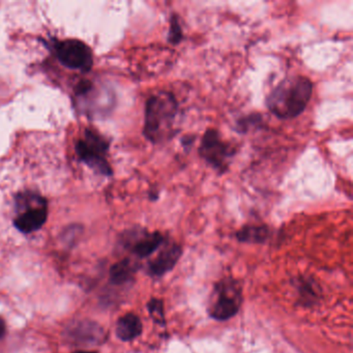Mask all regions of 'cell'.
Masks as SVG:
<instances>
[{
    "label": "cell",
    "mask_w": 353,
    "mask_h": 353,
    "mask_svg": "<svg viewBox=\"0 0 353 353\" xmlns=\"http://www.w3.org/2000/svg\"><path fill=\"white\" fill-rule=\"evenodd\" d=\"M313 94V82L303 75L284 78L266 97L270 113L282 121L296 119L307 108Z\"/></svg>",
    "instance_id": "1"
},
{
    "label": "cell",
    "mask_w": 353,
    "mask_h": 353,
    "mask_svg": "<svg viewBox=\"0 0 353 353\" xmlns=\"http://www.w3.org/2000/svg\"><path fill=\"white\" fill-rule=\"evenodd\" d=\"M179 113V101L173 92L160 90L152 94L144 108V137L152 144L170 141L177 134L174 125Z\"/></svg>",
    "instance_id": "2"
},
{
    "label": "cell",
    "mask_w": 353,
    "mask_h": 353,
    "mask_svg": "<svg viewBox=\"0 0 353 353\" xmlns=\"http://www.w3.org/2000/svg\"><path fill=\"white\" fill-rule=\"evenodd\" d=\"M16 216L14 224L23 233H32L42 228L48 218V202L40 194L22 192L16 196Z\"/></svg>",
    "instance_id": "3"
},
{
    "label": "cell",
    "mask_w": 353,
    "mask_h": 353,
    "mask_svg": "<svg viewBox=\"0 0 353 353\" xmlns=\"http://www.w3.org/2000/svg\"><path fill=\"white\" fill-rule=\"evenodd\" d=\"M108 140L92 129H86L83 137L76 143V154L80 161L94 169L99 174L110 176L113 171L107 160Z\"/></svg>",
    "instance_id": "4"
},
{
    "label": "cell",
    "mask_w": 353,
    "mask_h": 353,
    "mask_svg": "<svg viewBox=\"0 0 353 353\" xmlns=\"http://www.w3.org/2000/svg\"><path fill=\"white\" fill-rule=\"evenodd\" d=\"M198 154L202 160L223 174L228 171L231 161L236 154V150L223 139L218 130L210 128L202 136Z\"/></svg>",
    "instance_id": "5"
},
{
    "label": "cell",
    "mask_w": 353,
    "mask_h": 353,
    "mask_svg": "<svg viewBox=\"0 0 353 353\" xmlns=\"http://www.w3.org/2000/svg\"><path fill=\"white\" fill-rule=\"evenodd\" d=\"M241 305V293L236 283L222 281L216 285L208 307L210 317L220 321L230 319L239 313Z\"/></svg>",
    "instance_id": "6"
},
{
    "label": "cell",
    "mask_w": 353,
    "mask_h": 353,
    "mask_svg": "<svg viewBox=\"0 0 353 353\" xmlns=\"http://www.w3.org/2000/svg\"><path fill=\"white\" fill-rule=\"evenodd\" d=\"M53 51L61 65L72 70L88 72L94 65L92 49L79 40L55 41Z\"/></svg>",
    "instance_id": "7"
},
{
    "label": "cell",
    "mask_w": 353,
    "mask_h": 353,
    "mask_svg": "<svg viewBox=\"0 0 353 353\" xmlns=\"http://www.w3.org/2000/svg\"><path fill=\"white\" fill-rule=\"evenodd\" d=\"M65 338L78 346H92L104 342L106 334L100 324L92 320H76L67 325Z\"/></svg>",
    "instance_id": "8"
},
{
    "label": "cell",
    "mask_w": 353,
    "mask_h": 353,
    "mask_svg": "<svg viewBox=\"0 0 353 353\" xmlns=\"http://www.w3.org/2000/svg\"><path fill=\"white\" fill-rule=\"evenodd\" d=\"M181 254H183V249L181 245L176 243L167 245L163 251L148 264V274L156 278L164 276L176 265L179 258L181 257Z\"/></svg>",
    "instance_id": "9"
},
{
    "label": "cell",
    "mask_w": 353,
    "mask_h": 353,
    "mask_svg": "<svg viewBox=\"0 0 353 353\" xmlns=\"http://www.w3.org/2000/svg\"><path fill=\"white\" fill-rule=\"evenodd\" d=\"M133 250L134 254L140 258L148 257L157 251L164 243L162 233L146 232V231H136L134 232Z\"/></svg>",
    "instance_id": "10"
},
{
    "label": "cell",
    "mask_w": 353,
    "mask_h": 353,
    "mask_svg": "<svg viewBox=\"0 0 353 353\" xmlns=\"http://www.w3.org/2000/svg\"><path fill=\"white\" fill-rule=\"evenodd\" d=\"M143 326L141 320L133 313H128L119 318L117 323V336L123 342L133 341L141 334Z\"/></svg>",
    "instance_id": "11"
},
{
    "label": "cell",
    "mask_w": 353,
    "mask_h": 353,
    "mask_svg": "<svg viewBox=\"0 0 353 353\" xmlns=\"http://www.w3.org/2000/svg\"><path fill=\"white\" fill-rule=\"evenodd\" d=\"M270 229L265 225H247L236 232V239L241 243H262L270 237Z\"/></svg>",
    "instance_id": "12"
},
{
    "label": "cell",
    "mask_w": 353,
    "mask_h": 353,
    "mask_svg": "<svg viewBox=\"0 0 353 353\" xmlns=\"http://www.w3.org/2000/svg\"><path fill=\"white\" fill-rule=\"evenodd\" d=\"M135 266L131 260L123 259L117 262L110 270V281L114 285H123L133 278Z\"/></svg>",
    "instance_id": "13"
},
{
    "label": "cell",
    "mask_w": 353,
    "mask_h": 353,
    "mask_svg": "<svg viewBox=\"0 0 353 353\" xmlns=\"http://www.w3.org/2000/svg\"><path fill=\"white\" fill-rule=\"evenodd\" d=\"M262 125V117L257 113L245 115L236 121V131L239 134H247L252 129L260 128Z\"/></svg>",
    "instance_id": "14"
},
{
    "label": "cell",
    "mask_w": 353,
    "mask_h": 353,
    "mask_svg": "<svg viewBox=\"0 0 353 353\" xmlns=\"http://www.w3.org/2000/svg\"><path fill=\"white\" fill-rule=\"evenodd\" d=\"M183 32L181 23H179V16L176 14H172L170 16V26H169L167 41H168L169 44L179 45L183 41Z\"/></svg>",
    "instance_id": "15"
},
{
    "label": "cell",
    "mask_w": 353,
    "mask_h": 353,
    "mask_svg": "<svg viewBox=\"0 0 353 353\" xmlns=\"http://www.w3.org/2000/svg\"><path fill=\"white\" fill-rule=\"evenodd\" d=\"M148 307L154 321L160 324L164 323V307H163L162 301L157 299H152V301L148 303Z\"/></svg>",
    "instance_id": "16"
},
{
    "label": "cell",
    "mask_w": 353,
    "mask_h": 353,
    "mask_svg": "<svg viewBox=\"0 0 353 353\" xmlns=\"http://www.w3.org/2000/svg\"><path fill=\"white\" fill-rule=\"evenodd\" d=\"M194 139H195V136L188 135L181 140V142H183V145L185 148H188V146L192 145L194 143Z\"/></svg>",
    "instance_id": "17"
},
{
    "label": "cell",
    "mask_w": 353,
    "mask_h": 353,
    "mask_svg": "<svg viewBox=\"0 0 353 353\" xmlns=\"http://www.w3.org/2000/svg\"><path fill=\"white\" fill-rule=\"evenodd\" d=\"M6 332H7V325H6L5 320L0 317V339L3 338V336L6 334Z\"/></svg>",
    "instance_id": "18"
},
{
    "label": "cell",
    "mask_w": 353,
    "mask_h": 353,
    "mask_svg": "<svg viewBox=\"0 0 353 353\" xmlns=\"http://www.w3.org/2000/svg\"><path fill=\"white\" fill-rule=\"evenodd\" d=\"M74 353H98V352H96V351L80 350V351H76V352H74Z\"/></svg>",
    "instance_id": "19"
}]
</instances>
